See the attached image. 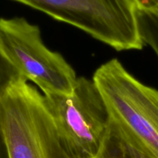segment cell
Instances as JSON below:
<instances>
[{"instance_id": "6da1fadb", "label": "cell", "mask_w": 158, "mask_h": 158, "mask_svg": "<svg viewBox=\"0 0 158 158\" xmlns=\"http://www.w3.org/2000/svg\"><path fill=\"white\" fill-rule=\"evenodd\" d=\"M110 117L111 130L134 158H158V90L131 75L117 59L93 78Z\"/></svg>"}, {"instance_id": "7a4b0ae2", "label": "cell", "mask_w": 158, "mask_h": 158, "mask_svg": "<svg viewBox=\"0 0 158 158\" xmlns=\"http://www.w3.org/2000/svg\"><path fill=\"white\" fill-rule=\"evenodd\" d=\"M0 133L9 158H69L43 95L23 78L0 99Z\"/></svg>"}, {"instance_id": "3957f363", "label": "cell", "mask_w": 158, "mask_h": 158, "mask_svg": "<svg viewBox=\"0 0 158 158\" xmlns=\"http://www.w3.org/2000/svg\"><path fill=\"white\" fill-rule=\"evenodd\" d=\"M43 97L68 157L98 158L111 122L94 80L80 77L71 94Z\"/></svg>"}, {"instance_id": "277c9868", "label": "cell", "mask_w": 158, "mask_h": 158, "mask_svg": "<svg viewBox=\"0 0 158 158\" xmlns=\"http://www.w3.org/2000/svg\"><path fill=\"white\" fill-rule=\"evenodd\" d=\"M70 24L118 51L143 44L134 0H14Z\"/></svg>"}, {"instance_id": "5b68a950", "label": "cell", "mask_w": 158, "mask_h": 158, "mask_svg": "<svg viewBox=\"0 0 158 158\" xmlns=\"http://www.w3.org/2000/svg\"><path fill=\"white\" fill-rule=\"evenodd\" d=\"M0 52L43 94L72 93L78 79L74 69L61 54L46 47L39 26L26 19L0 18Z\"/></svg>"}, {"instance_id": "8992f818", "label": "cell", "mask_w": 158, "mask_h": 158, "mask_svg": "<svg viewBox=\"0 0 158 158\" xmlns=\"http://www.w3.org/2000/svg\"><path fill=\"white\" fill-rule=\"evenodd\" d=\"M137 19L143 44L151 46L158 57V6L151 9L137 8Z\"/></svg>"}, {"instance_id": "52a82bcc", "label": "cell", "mask_w": 158, "mask_h": 158, "mask_svg": "<svg viewBox=\"0 0 158 158\" xmlns=\"http://www.w3.org/2000/svg\"><path fill=\"white\" fill-rule=\"evenodd\" d=\"M98 158H134L130 155L115 134L110 130Z\"/></svg>"}, {"instance_id": "ba28073f", "label": "cell", "mask_w": 158, "mask_h": 158, "mask_svg": "<svg viewBox=\"0 0 158 158\" xmlns=\"http://www.w3.org/2000/svg\"><path fill=\"white\" fill-rule=\"evenodd\" d=\"M21 78L18 71L0 52V99L12 83Z\"/></svg>"}, {"instance_id": "9c48e42d", "label": "cell", "mask_w": 158, "mask_h": 158, "mask_svg": "<svg viewBox=\"0 0 158 158\" xmlns=\"http://www.w3.org/2000/svg\"><path fill=\"white\" fill-rule=\"evenodd\" d=\"M137 9H151L158 6V0H134Z\"/></svg>"}, {"instance_id": "30bf717a", "label": "cell", "mask_w": 158, "mask_h": 158, "mask_svg": "<svg viewBox=\"0 0 158 158\" xmlns=\"http://www.w3.org/2000/svg\"><path fill=\"white\" fill-rule=\"evenodd\" d=\"M0 158H9L6 145L4 143V140L1 135V133H0Z\"/></svg>"}]
</instances>
